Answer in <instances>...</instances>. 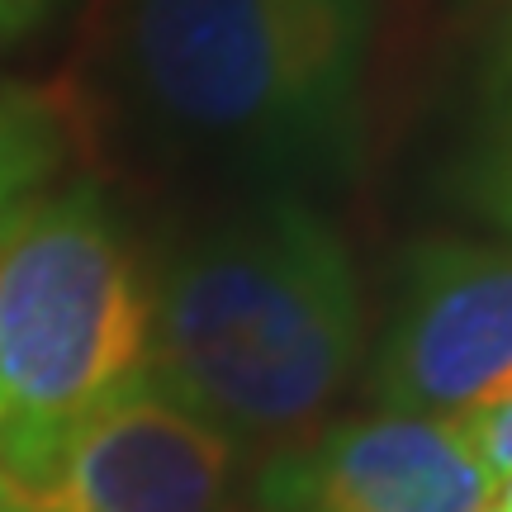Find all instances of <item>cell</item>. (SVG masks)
<instances>
[{
	"label": "cell",
	"mask_w": 512,
	"mask_h": 512,
	"mask_svg": "<svg viewBox=\"0 0 512 512\" xmlns=\"http://www.w3.org/2000/svg\"><path fill=\"white\" fill-rule=\"evenodd\" d=\"M361 356L356 261L313 195L242 190L162 252L147 375L238 451L318 432Z\"/></svg>",
	"instance_id": "obj_1"
},
{
	"label": "cell",
	"mask_w": 512,
	"mask_h": 512,
	"mask_svg": "<svg viewBox=\"0 0 512 512\" xmlns=\"http://www.w3.org/2000/svg\"><path fill=\"white\" fill-rule=\"evenodd\" d=\"M380 0H110V76L176 162L242 190L342 181L366 124Z\"/></svg>",
	"instance_id": "obj_2"
},
{
	"label": "cell",
	"mask_w": 512,
	"mask_h": 512,
	"mask_svg": "<svg viewBox=\"0 0 512 512\" xmlns=\"http://www.w3.org/2000/svg\"><path fill=\"white\" fill-rule=\"evenodd\" d=\"M152 280L95 185L0 223V470L34 489L81 422L147 375Z\"/></svg>",
	"instance_id": "obj_3"
},
{
	"label": "cell",
	"mask_w": 512,
	"mask_h": 512,
	"mask_svg": "<svg viewBox=\"0 0 512 512\" xmlns=\"http://www.w3.org/2000/svg\"><path fill=\"white\" fill-rule=\"evenodd\" d=\"M389 413L465 418L512 394V242L422 238L399 256L370 370Z\"/></svg>",
	"instance_id": "obj_4"
},
{
	"label": "cell",
	"mask_w": 512,
	"mask_h": 512,
	"mask_svg": "<svg viewBox=\"0 0 512 512\" xmlns=\"http://www.w3.org/2000/svg\"><path fill=\"white\" fill-rule=\"evenodd\" d=\"M498 479L456 418L366 413L266 456L256 512H484Z\"/></svg>",
	"instance_id": "obj_5"
},
{
	"label": "cell",
	"mask_w": 512,
	"mask_h": 512,
	"mask_svg": "<svg viewBox=\"0 0 512 512\" xmlns=\"http://www.w3.org/2000/svg\"><path fill=\"white\" fill-rule=\"evenodd\" d=\"M238 446L152 375L81 422L29 498L34 512H233Z\"/></svg>",
	"instance_id": "obj_6"
},
{
	"label": "cell",
	"mask_w": 512,
	"mask_h": 512,
	"mask_svg": "<svg viewBox=\"0 0 512 512\" xmlns=\"http://www.w3.org/2000/svg\"><path fill=\"white\" fill-rule=\"evenodd\" d=\"M451 190L479 219L512 233V5H503L479 48L451 162Z\"/></svg>",
	"instance_id": "obj_7"
},
{
	"label": "cell",
	"mask_w": 512,
	"mask_h": 512,
	"mask_svg": "<svg viewBox=\"0 0 512 512\" xmlns=\"http://www.w3.org/2000/svg\"><path fill=\"white\" fill-rule=\"evenodd\" d=\"M67 157V128L48 95L0 76V223L53 185Z\"/></svg>",
	"instance_id": "obj_8"
},
{
	"label": "cell",
	"mask_w": 512,
	"mask_h": 512,
	"mask_svg": "<svg viewBox=\"0 0 512 512\" xmlns=\"http://www.w3.org/2000/svg\"><path fill=\"white\" fill-rule=\"evenodd\" d=\"M456 422H460V432H465V441L475 446V456L484 460L489 475L494 479L512 475V394L489 403V408H475V413H465Z\"/></svg>",
	"instance_id": "obj_9"
},
{
	"label": "cell",
	"mask_w": 512,
	"mask_h": 512,
	"mask_svg": "<svg viewBox=\"0 0 512 512\" xmlns=\"http://www.w3.org/2000/svg\"><path fill=\"white\" fill-rule=\"evenodd\" d=\"M53 10H57V0H0V48L38 34L53 19Z\"/></svg>",
	"instance_id": "obj_10"
},
{
	"label": "cell",
	"mask_w": 512,
	"mask_h": 512,
	"mask_svg": "<svg viewBox=\"0 0 512 512\" xmlns=\"http://www.w3.org/2000/svg\"><path fill=\"white\" fill-rule=\"evenodd\" d=\"M0 512H34V498H29V489H24L19 479H10L5 470H0Z\"/></svg>",
	"instance_id": "obj_11"
},
{
	"label": "cell",
	"mask_w": 512,
	"mask_h": 512,
	"mask_svg": "<svg viewBox=\"0 0 512 512\" xmlns=\"http://www.w3.org/2000/svg\"><path fill=\"white\" fill-rule=\"evenodd\" d=\"M498 503H494V508H503V512H512V475H503V479H498Z\"/></svg>",
	"instance_id": "obj_12"
},
{
	"label": "cell",
	"mask_w": 512,
	"mask_h": 512,
	"mask_svg": "<svg viewBox=\"0 0 512 512\" xmlns=\"http://www.w3.org/2000/svg\"><path fill=\"white\" fill-rule=\"evenodd\" d=\"M475 5H512V0H475Z\"/></svg>",
	"instance_id": "obj_13"
},
{
	"label": "cell",
	"mask_w": 512,
	"mask_h": 512,
	"mask_svg": "<svg viewBox=\"0 0 512 512\" xmlns=\"http://www.w3.org/2000/svg\"><path fill=\"white\" fill-rule=\"evenodd\" d=\"M484 512H503V508H484Z\"/></svg>",
	"instance_id": "obj_14"
}]
</instances>
